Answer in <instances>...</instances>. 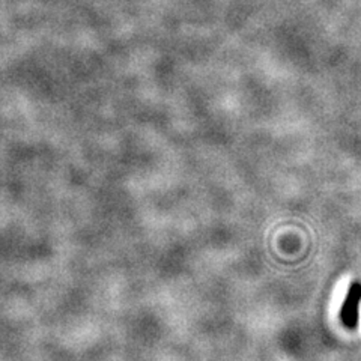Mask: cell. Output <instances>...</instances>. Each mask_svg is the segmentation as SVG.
<instances>
[{
	"mask_svg": "<svg viewBox=\"0 0 361 361\" xmlns=\"http://www.w3.org/2000/svg\"><path fill=\"white\" fill-rule=\"evenodd\" d=\"M361 301V283L355 281L348 289V293L341 310V319L346 329L354 330L358 324V309Z\"/></svg>",
	"mask_w": 361,
	"mask_h": 361,
	"instance_id": "obj_1",
	"label": "cell"
}]
</instances>
